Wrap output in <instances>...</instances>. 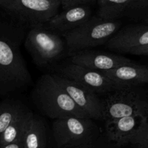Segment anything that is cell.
Wrapping results in <instances>:
<instances>
[{"label": "cell", "instance_id": "cell-1", "mask_svg": "<svg viewBox=\"0 0 148 148\" xmlns=\"http://www.w3.org/2000/svg\"><path fill=\"white\" fill-rule=\"evenodd\" d=\"M25 23L15 17L0 15V95L20 91L31 76L20 52L25 37Z\"/></svg>", "mask_w": 148, "mask_h": 148}, {"label": "cell", "instance_id": "cell-2", "mask_svg": "<svg viewBox=\"0 0 148 148\" xmlns=\"http://www.w3.org/2000/svg\"><path fill=\"white\" fill-rule=\"evenodd\" d=\"M31 95L38 109L51 119L68 116L89 118L59 85L51 74H45L38 79Z\"/></svg>", "mask_w": 148, "mask_h": 148}, {"label": "cell", "instance_id": "cell-3", "mask_svg": "<svg viewBox=\"0 0 148 148\" xmlns=\"http://www.w3.org/2000/svg\"><path fill=\"white\" fill-rule=\"evenodd\" d=\"M120 27L118 20L92 17L76 28L63 33V36L68 49L75 52L105 44Z\"/></svg>", "mask_w": 148, "mask_h": 148}, {"label": "cell", "instance_id": "cell-4", "mask_svg": "<svg viewBox=\"0 0 148 148\" xmlns=\"http://www.w3.org/2000/svg\"><path fill=\"white\" fill-rule=\"evenodd\" d=\"M102 103L106 125L124 116L141 118L148 114V103L135 88L115 90Z\"/></svg>", "mask_w": 148, "mask_h": 148}, {"label": "cell", "instance_id": "cell-5", "mask_svg": "<svg viewBox=\"0 0 148 148\" xmlns=\"http://www.w3.org/2000/svg\"><path fill=\"white\" fill-rule=\"evenodd\" d=\"M25 46L38 66H46L56 61L65 48L64 42L59 35L42 25L32 27L25 38Z\"/></svg>", "mask_w": 148, "mask_h": 148}, {"label": "cell", "instance_id": "cell-6", "mask_svg": "<svg viewBox=\"0 0 148 148\" xmlns=\"http://www.w3.org/2000/svg\"><path fill=\"white\" fill-rule=\"evenodd\" d=\"M53 134L59 147H71L92 144L97 127L90 118L68 116L55 119Z\"/></svg>", "mask_w": 148, "mask_h": 148}, {"label": "cell", "instance_id": "cell-7", "mask_svg": "<svg viewBox=\"0 0 148 148\" xmlns=\"http://www.w3.org/2000/svg\"><path fill=\"white\" fill-rule=\"evenodd\" d=\"M60 5L59 0H0V7L32 27L47 23Z\"/></svg>", "mask_w": 148, "mask_h": 148}, {"label": "cell", "instance_id": "cell-8", "mask_svg": "<svg viewBox=\"0 0 148 148\" xmlns=\"http://www.w3.org/2000/svg\"><path fill=\"white\" fill-rule=\"evenodd\" d=\"M56 82L64 88L72 101L91 119L103 121L102 101L96 93L85 87L60 75H53Z\"/></svg>", "mask_w": 148, "mask_h": 148}, {"label": "cell", "instance_id": "cell-9", "mask_svg": "<svg viewBox=\"0 0 148 148\" xmlns=\"http://www.w3.org/2000/svg\"><path fill=\"white\" fill-rule=\"evenodd\" d=\"M59 75L85 87L96 94L111 92L117 90L114 82L103 72L72 62L62 66Z\"/></svg>", "mask_w": 148, "mask_h": 148}, {"label": "cell", "instance_id": "cell-10", "mask_svg": "<svg viewBox=\"0 0 148 148\" xmlns=\"http://www.w3.org/2000/svg\"><path fill=\"white\" fill-rule=\"evenodd\" d=\"M70 62L94 70L104 72L119 65L128 63L131 60L121 55L88 49L72 52Z\"/></svg>", "mask_w": 148, "mask_h": 148}, {"label": "cell", "instance_id": "cell-11", "mask_svg": "<svg viewBox=\"0 0 148 148\" xmlns=\"http://www.w3.org/2000/svg\"><path fill=\"white\" fill-rule=\"evenodd\" d=\"M103 73L114 82L117 89L134 88L148 83L147 66L136 64L132 61Z\"/></svg>", "mask_w": 148, "mask_h": 148}, {"label": "cell", "instance_id": "cell-12", "mask_svg": "<svg viewBox=\"0 0 148 148\" xmlns=\"http://www.w3.org/2000/svg\"><path fill=\"white\" fill-rule=\"evenodd\" d=\"M106 48L122 53L148 44V25H130L119 30L106 43Z\"/></svg>", "mask_w": 148, "mask_h": 148}, {"label": "cell", "instance_id": "cell-13", "mask_svg": "<svg viewBox=\"0 0 148 148\" xmlns=\"http://www.w3.org/2000/svg\"><path fill=\"white\" fill-rule=\"evenodd\" d=\"M91 13L90 8L85 4L73 6L55 14L47 22V25L51 30L64 33L85 23L91 17Z\"/></svg>", "mask_w": 148, "mask_h": 148}, {"label": "cell", "instance_id": "cell-14", "mask_svg": "<svg viewBox=\"0 0 148 148\" xmlns=\"http://www.w3.org/2000/svg\"><path fill=\"white\" fill-rule=\"evenodd\" d=\"M139 119L137 116H124L106 125L108 138L118 146L129 144L139 124Z\"/></svg>", "mask_w": 148, "mask_h": 148}, {"label": "cell", "instance_id": "cell-15", "mask_svg": "<svg viewBox=\"0 0 148 148\" xmlns=\"http://www.w3.org/2000/svg\"><path fill=\"white\" fill-rule=\"evenodd\" d=\"M24 148H46L47 143L44 122L33 114L22 138Z\"/></svg>", "mask_w": 148, "mask_h": 148}, {"label": "cell", "instance_id": "cell-16", "mask_svg": "<svg viewBox=\"0 0 148 148\" xmlns=\"http://www.w3.org/2000/svg\"><path fill=\"white\" fill-rule=\"evenodd\" d=\"M33 114L29 110L12 121L0 135V147L22 140L23 134Z\"/></svg>", "mask_w": 148, "mask_h": 148}, {"label": "cell", "instance_id": "cell-17", "mask_svg": "<svg viewBox=\"0 0 148 148\" xmlns=\"http://www.w3.org/2000/svg\"><path fill=\"white\" fill-rule=\"evenodd\" d=\"M136 0H98V17L105 20H117L130 10Z\"/></svg>", "mask_w": 148, "mask_h": 148}, {"label": "cell", "instance_id": "cell-18", "mask_svg": "<svg viewBox=\"0 0 148 148\" xmlns=\"http://www.w3.org/2000/svg\"><path fill=\"white\" fill-rule=\"evenodd\" d=\"M27 110L22 103L14 100H5L0 103V135L14 120Z\"/></svg>", "mask_w": 148, "mask_h": 148}, {"label": "cell", "instance_id": "cell-19", "mask_svg": "<svg viewBox=\"0 0 148 148\" xmlns=\"http://www.w3.org/2000/svg\"><path fill=\"white\" fill-rule=\"evenodd\" d=\"M130 143L137 148H148V119L147 116L141 117Z\"/></svg>", "mask_w": 148, "mask_h": 148}, {"label": "cell", "instance_id": "cell-20", "mask_svg": "<svg viewBox=\"0 0 148 148\" xmlns=\"http://www.w3.org/2000/svg\"><path fill=\"white\" fill-rule=\"evenodd\" d=\"M92 1H94V0H59L60 4L63 6L64 9L73 7V6L85 4Z\"/></svg>", "mask_w": 148, "mask_h": 148}, {"label": "cell", "instance_id": "cell-21", "mask_svg": "<svg viewBox=\"0 0 148 148\" xmlns=\"http://www.w3.org/2000/svg\"><path fill=\"white\" fill-rule=\"evenodd\" d=\"M128 53L134 55H139V56H148V44L134 48L131 49Z\"/></svg>", "mask_w": 148, "mask_h": 148}, {"label": "cell", "instance_id": "cell-22", "mask_svg": "<svg viewBox=\"0 0 148 148\" xmlns=\"http://www.w3.org/2000/svg\"><path fill=\"white\" fill-rule=\"evenodd\" d=\"M148 10V0H136L131 10Z\"/></svg>", "mask_w": 148, "mask_h": 148}, {"label": "cell", "instance_id": "cell-23", "mask_svg": "<svg viewBox=\"0 0 148 148\" xmlns=\"http://www.w3.org/2000/svg\"><path fill=\"white\" fill-rule=\"evenodd\" d=\"M0 148H24V147H23L22 140H20V141H17L14 142V143L7 144L6 145L2 146V147H0Z\"/></svg>", "mask_w": 148, "mask_h": 148}, {"label": "cell", "instance_id": "cell-24", "mask_svg": "<svg viewBox=\"0 0 148 148\" xmlns=\"http://www.w3.org/2000/svg\"><path fill=\"white\" fill-rule=\"evenodd\" d=\"M68 148H95V147L92 146V144H90V145H84L75 146V147H71Z\"/></svg>", "mask_w": 148, "mask_h": 148}, {"label": "cell", "instance_id": "cell-25", "mask_svg": "<svg viewBox=\"0 0 148 148\" xmlns=\"http://www.w3.org/2000/svg\"><path fill=\"white\" fill-rule=\"evenodd\" d=\"M145 23H146V24L148 25V17L145 20Z\"/></svg>", "mask_w": 148, "mask_h": 148}, {"label": "cell", "instance_id": "cell-26", "mask_svg": "<svg viewBox=\"0 0 148 148\" xmlns=\"http://www.w3.org/2000/svg\"><path fill=\"white\" fill-rule=\"evenodd\" d=\"M147 119H148V114H147Z\"/></svg>", "mask_w": 148, "mask_h": 148}]
</instances>
